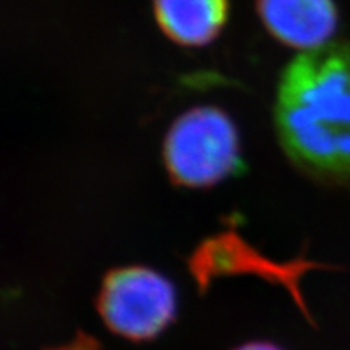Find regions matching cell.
I'll use <instances>...</instances> for the list:
<instances>
[{"instance_id": "cell-1", "label": "cell", "mask_w": 350, "mask_h": 350, "mask_svg": "<svg viewBox=\"0 0 350 350\" xmlns=\"http://www.w3.org/2000/svg\"><path fill=\"white\" fill-rule=\"evenodd\" d=\"M275 126L297 169L318 182L350 185V42L304 52L284 70Z\"/></svg>"}, {"instance_id": "cell-2", "label": "cell", "mask_w": 350, "mask_h": 350, "mask_svg": "<svg viewBox=\"0 0 350 350\" xmlns=\"http://www.w3.org/2000/svg\"><path fill=\"white\" fill-rule=\"evenodd\" d=\"M164 163L170 180L177 185H216L239 169L237 130L217 107L190 109L170 126L164 143Z\"/></svg>"}, {"instance_id": "cell-3", "label": "cell", "mask_w": 350, "mask_h": 350, "mask_svg": "<svg viewBox=\"0 0 350 350\" xmlns=\"http://www.w3.org/2000/svg\"><path fill=\"white\" fill-rule=\"evenodd\" d=\"M99 317L113 334L135 342L151 340L174 321L175 288L146 266L109 271L96 300Z\"/></svg>"}, {"instance_id": "cell-4", "label": "cell", "mask_w": 350, "mask_h": 350, "mask_svg": "<svg viewBox=\"0 0 350 350\" xmlns=\"http://www.w3.org/2000/svg\"><path fill=\"white\" fill-rule=\"evenodd\" d=\"M258 13L278 41L304 52L329 44L338 28L332 0H258Z\"/></svg>"}, {"instance_id": "cell-5", "label": "cell", "mask_w": 350, "mask_h": 350, "mask_svg": "<svg viewBox=\"0 0 350 350\" xmlns=\"http://www.w3.org/2000/svg\"><path fill=\"white\" fill-rule=\"evenodd\" d=\"M156 20L165 36L182 46H206L226 25L227 0H154Z\"/></svg>"}, {"instance_id": "cell-6", "label": "cell", "mask_w": 350, "mask_h": 350, "mask_svg": "<svg viewBox=\"0 0 350 350\" xmlns=\"http://www.w3.org/2000/svg\"><path fill=\"white\" fill-rule=\"evenodd\" d=\"M44 350H106L99 344V340L93 338V336L86 334V332L78 331L77 336L70 342L55 345V347H49Z\"/></svg>"}, {"instance_id": "cell-7", "label": "cell", "mask_w": 350, "mask_h": 350, "mask_svg": "<svg viewBox=\"0 0 350 350\" xmlns=\"http://www.w3.org/2000/svg\"><path fill=\"white\" fill-rule=\"evenodd\" d=\"M234 350H282V349L278 347V345L271 344V342H262V340L260 342V340H255V342L243 344Z\"/></svg>"}]
</instances>
